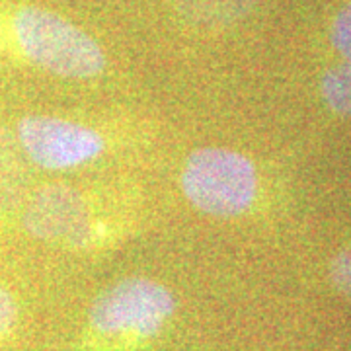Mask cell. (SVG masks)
<instances>
[{"label": "cell", "mask_w": 351, "mask_h": 351, "mask_svg": "<svg viewBox=\"0 0 351 351\" xmlns=\"http://www.w3.org/2000/svg\"><path fill=\"white\" fill-rule=\"evenodd\" d=\"M14 38L25 57L64 78H92L106 66L101 47L61 16L43 8H22L12 20Z\"/></svg>", "instance_id": "obj_1"}, {"label": "cell", "mask_w": 351, "mask_h": 351, "mask_svg": "<svg viewBox=\"0 0 351 351\" xmlns=\"http://www.w3.org/2000/svg\"><path fill=\"white\" fill-rule=\"evenodd\" d=\"M182 191L201 213L219 219L239 217L258 195V172L242 152L203 147L184 164Z\"/></svg>", "instance_id": "obj_2"}, {"label": "cell", "mask_w": 351, "mask_h": 351, "mask_svg": "<svg viewBox=\"0 0 351 351\" xmlns=\"http://www.w3.org/2000/svg\"><path fill=\"white\" fill-rule=\"evenodd\" d=\"M176 313L170 289L147 277H131L104 291L90 308V326L104 336L152 338Z\"/></svg>", "instance_id": "obj_3"}, {"label": "cell", "mask_w": 351, "mask_h": 351, "mask_svg": "<svg viewBox=\"0 0 351 351\" xmlns=\"http://www.w3.org/2000/svg\"><path fill=\"white\" fill-rule=\"evenodd\" d=\"M16 143L25 156L45 170H71L96 160L106 143L92 127L53 117L29 115L18 123Z\"/></svg>", "instance_id": "obj_4"}, {"label": "cell", "mask_w": 351, "mask_h": 351, "mask_svg": "<svg viewBox=\"0 0 351 351\" xmlns=\"http://www.w3.org/2000/svg\"><path fill=\"white\" fill-rule=\"evenodd\" d=\"M86 203L76 189L53 184L41 188L27 201L25 230L41 240H64L71 246H86L92 240V225Z\"/></svg>", "instance_id": "obj_5"}, {"label": "cell", "mask_w": 351, "mask_h": 351, "mask_svg": "<svg viewBox=\"0 0 351 351\" xmlns=\"http://www.w3.org/2000/svg\"><path fill=\"white\" fill-rule=\"evenodd\" d=\"M176 8L189 22L199 25H226L240 20L258 0H174Z\"/></svg>", "instance_id": "obj_6"}, {"label": "cell", "mask_w": 351, "mask_h": 351, "mask_svg": "<svg viewBox=\"0 0 351 351\" xmlns=\"http://www.w3.org/2000/svg\"><path fill=\"white\" fill-rule=\"evenodd\" d=\"M24 168L12 137L0 131V209H14L24 193Z\"/></svg>", "instance_id": "obj_7"}, {"label": "cell", "mask_w": 351, "mask_h": 351, "mask_svg": "<svg viewBox=\"0 0 351 351\" xmlns=\"http://www.w3.org/2000/svg\"><path fill=\"white\" fill-rule=\"evenodd\" d=\"M322 98L332 112L351 115V61L332 66L320 80Z\"/></svg>", "instance_id": "obj_8"}, {"label": "cell", "mask_w": 351, "mask_h": 351, "mask_svg": "<svg viewBox=\"0 0 351 351\" xmlns=\"http://www.w3.org/2000/svg\"><path fill=\"white\" fill-rule=\"evenodd\" d=\"M332 45L343 57V61H351V0L339 10L334 20Z\"/></svg>", "instance_id": "obj_9"}, {"label": "cell", "mask_w": 351, "mask_h": 351, "mask_svg": "<svg viewBox=\"0 0 351 351\" xmlns=\"http://www.w3.org/2000/svg\"><path fill=\"white\" fill-rule=\"evenodd\" d=\"M330 279L334 287L351 301V248L336 254L330 265Z\"/></svg>", "instance_id": "obj_10"}, {"label": "cell", "mask_w": 351, "mask_h": 351, "mask_svg": "<svg viewBox=\"0 0 351 351\" xmlns=\"http://www.w3.org/2000/svg\"><path fill=\"white\" fill-rule=\"evenodd\" d=\"M18 320V304L14 295L0 285V339H4L16 326Z\"/></svg>", "instance_id": "obj_11"}]
</instances>
